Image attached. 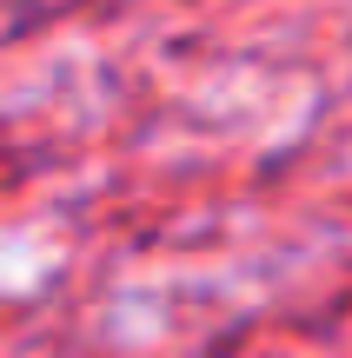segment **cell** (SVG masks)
<instances>
[{"label":"cell","instance_id":"1","mask_svg":"<svg viewBox=\"0 0 352 358\" xmlns=\"http://www.w3.org/2000/svg\"><path fill=\"white\" fill-rule=\"evenodd\" d=\"M7 7H27V0H0V13H7Z\"/></svg>","mask_w":352,"mask_h":358}]
</instances>
